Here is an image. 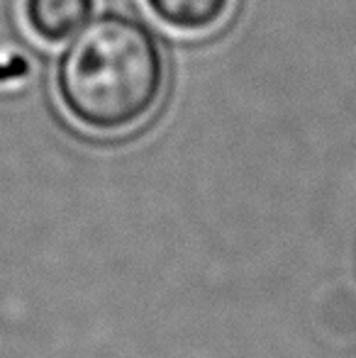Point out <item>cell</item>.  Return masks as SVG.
<instances>
[{
  "label": "cell",
  "instance_id": "6da1fadb",
  "mask_svg": "<svg viewBox=\"0 0 356 358\" xmlns=\"http://www.w3.org/2000/svg\"><path fill=\"white\" fill-rule=\"evenodd\" d=\"M164 80L159 39L144 22L118 13L83 24L57 66L66 113L95 132H120L142 122L157 108Z\"/></svg>",
  "mask_w": 356,
  "mask_h": 358
},
{
  "label": "cell",
  "instance_id": "7a4b0ae2",
  "mask_svg": "<svg viewBox=\"0 0 356 358\" xmlns=\"http://www.w3.org/2000/svg\"><path fill=\"white\" fill-rule=\"evenodd\" d=\"M93 0H27L24 15L29 27L47 42H62L88 22Z\"/></svg>",
  "mask_w": 356,
  "mask_h": 358
},
{
  "label": "cell",
  "instance_id": "3957f363",
  "mask_svg": "<svg viewBox=\"0 0 356 358\" xmlns=\"http://www.w3.org/2000/svg\"><path fill=\"white\" fill-rule=\"evenodd\" d=\"M162 22L183 32H198L218 24L232 0H147Z\"/></svg>",
  "mask_w": 356,
  "mask_h": 358
}]
</instances>
